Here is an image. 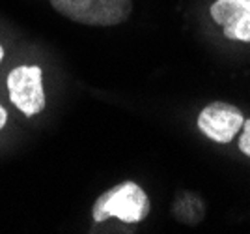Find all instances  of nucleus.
I'll use <instances>...</instances> for the list:
<instances>
[{
  "instance_id": "nucleus-1",
  "label": "nucleus",
  "mask_w": 250,
  "mask_h": 234,
  "mask_svg": "<svg viewBox=\"0 0 250 234\" xmlns=\"http://www.w3.org/2000/svg\"><path fill=\"white\" fill-rule=\"evenodd\" d=\"M149 199L135 182H122L104 191L92 208L95 223L118 217L124 223H140L149 213Z\"/></svg>"
},
{
  "instance_id": "nucleus-2",
  "label": "nucleus",
  "mask_w": 250,
  "mask_h": 234,
  "mask_svg": "<svg viewBox=\"0 0 250 234\" xmlns=\"http://www.w3.org/2000/svg\"><path fill=\"white\" fill-rule=\"evenodd\" d=\"M60 15L88 26H114L127 21L133 11L131 0H51Z\"/></svg>"
},
{
  "instance_id": "nucleus-3",
  "label": "nucleus",
  "mask_w": 250,
  "mask_h": 234,
  "mask_svg": "<svg viewBox=\"0 0 250 234\" xmlns=\"http://www.w3.org/2000/svg\"><path fill=\"white\" fill-rule=\"evenodd\" d=\"M8 92L11 103L21 111L24 117L40 115L47 97L43 90V77L40 66H17L8 75Z\"/></svg>"
},
{
  "instance_id": "nucleus-4",
  "label": "nucleus",
  "mask_w": 250,
  "mask_h": 234,
  "mask_svg": "<svg viewBox=\"0 0 250 234\" xmlns=\"http://www.w3.org/2000/svg\"><path fill=\"white\" fill-rule=\"evenodd\" d=\"M243 113L235 105L215 101L204 107L198 115L200 131L215 142H229L243 128Z\"/></svg>"
},
{
  "instance_id": "nucleus-5",
  "label": "nucleus",
  "mask_w": 250,
  "mask_h": 234,
  "mask_svg": "<svg viewBox=\"0 0 250 234\" xmlns=\"http://www.w3.org/2000/svg\"><path fill=\"white\" fill-rule=\"evenodd\" d=\"M209 11L228 40L250 43V0H215Z\"/></svg>"
},
{
  "instance_id": "nucleus-6",
  "label": "nucleus",
  "mask_w": 250,
  "mask_h": 234,
  "mask_svg": "<svg viewBox=\"0 0 250 234\" xmlns=\"http://www.w3.org/2000/svg\"><path fill=\"white\" fill-rule=\"evenodd\" d=\"M239 150L250 158V120L243 122V133L239 139Z\"/></svg>"
},
{
  "instance_id": "nucleus-7",
  "label": "nucleus",
  "mask_w": 250,
  "mask_h": 234,
  "mask_svg": "<svg viewBox=\"0 0 250 234\" xmlns=\"http://www.w3.org/2000/svg\"><path fill=\"white\" fill-rule=\"evenodd\" d=\"M6 122H8V113H6V109L0 105V129L6 126Z\"/></svg>"
},
{
  "instance_id": "nucleus-8",
  "label": "nucleus",
  "mask_w": 250,
  "mask_h": 234,
  "mask_svg": "<svg viewBox=\"0 0 250 234\" xmlns=\"http://www.w3.org/2000/svg\"><path fill=\"white\" fill-rule=\"evenodd\" d=\"M2 58H4V47H2V43H0V62H2Z\"/></svg>"
}]
</instances>
